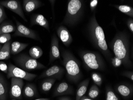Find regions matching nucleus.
I'll return each mask as SVG.
<instances>
[{"label":"nucleus","instance_id":"f8f14e48","mask_svg":"<svg viewBox=\"0 0 133 100\" xmlns=\"http://www.w3.org/2000/svg\"><path fill=\"white\" fill-rule=\"evenodd\" d=\"M60 58V53L59 50V40L57 37L54 34L51 38L50 51V63L56 59Z\"/></svg>","mask_w":133,"mask_h":100},{"label":"nucleus","instance_id":"b1692460","mask_svg":"<svg viewBox=\"0 0 133 100\" xmlns=\"http://www.w3.org/2000/svg\"><path fill=\"white\" fill-rule=\"evenodd\" d=\"M43 53L42 50L39 46H33L29 50V54L30 57L36 60L42 57Z\"/></svg>","mask_w":133,"mask_h":100},{"label":"nucleus","instance_id":"f257e3e1","mask_svg":"<svg viewBox=\"0 0 133 100\" xmlns=\"http://www.w3.org/2000/svg\"><path fill=\"white\" fill-rule=\"evenodd\" d=\"M112 44L115 57L120 59L126 67H131L132 63L129 56V42L126 35L122 33L117 34Z\"/></svg>","mask_w":133,"mask_h":100},{"label":"nucleus","instance_id":"c756f323","mask_svg":"<svg viewBox=\"0 0 133 100\" xmlns=\"http://www.w3.org/2000/svg\"><path fill=\"white\" fill-rule=\"evenodd\" d=\"M11 36L10 33H6L0 35V44H4L10 41Z\"/></svg>","mask_w":133,"mask_h":100},{"label":"nucleus","instance_id":"4c0bfd02","mask_svg":"<svg viewBox=\"0 0 133 100\" xmlns=\"http://www.w3.org/2000/svg\"><path fill=\"white\" fill-rule=\"evenodd\" d=\"M80 100H93L86 96H83L81 98Z\"/></svg>","mask_w":133,"mask_h":100},{"label":"nucleus","instance_id":"f704fd0d","mask_svg":"<svg viewBox=\"0 0 133 100\" xmlns=\"http://www.w3.org/2000/svg\"><path fill=\"white\" fill-rule=\"evenodd\" d=\"M98 3V1L97 0H92L91 1L90 3V7L92 11H93L95 9Z\"/></svg>","mask_w":133,"mask_h":100},{"label":"nucleus","instance_id":"6e6552de","mask_svg":"<svg viewBox=\"0 0 133 100\" xmlns=\"http://www.w3.org/2000/svg\"><path fill=\"white\" fill-rule=\"evenodd\" d=\"M16 27L14 34L15 37H22L33 39L35 40H40L39 37L35 31L24 26L20 22L16 20Z\"/></svg>","mask_w":133,"mask_h":100},{"label":"nucleus","instance_id":"473e14b6","mask_svg":"<svg viewBox=\"0 0 133 100\" xmlns=\"http://www.w3.org/2000/svg\"><path fill=\"white\" fill-rule=\"evenodd\" d=\"M0 70L7 74L8 73V66L5 62L0 61Z\"/></svg>","mask_w":133,"mask_h":100},{"label":"nucleus","instance_id":"4468645a","mask_svg":"<svg viewBox=\"0 0 133 100\" xmlns=\"http://www.w3.org/2000/svg\"><path fill=\"white\" fill-rule=\"evenodd\" d=\"M74 90L72 87L66 82L60 83L54 91L53 97H59L65 95H72Z\"/></svg>","mask_w":133,"mask_h":100},{"label":"nucleus","instance_id":"1a4fd4ad","mask_svg":"<svg viewBox=\"0 0 133 100\" xmlns=\"http://www.w3.org/2000/svg\"><path fill=\"white\" fill-rule=\"evenodd\" d=\"M0 5L9 9L20 16L22 19L27 22V19L24 15L21 3L16 0H7L0 1Z\"/></svg>","mask_w":133,"mask_h":100},{"label":"nucleus","instance_id":"7ed1b4c3","mask_svg":"<svg viewBox=\"0 0 133 100\" xmlns=\"http://www.w3.org/2000/svg\"><path fill=\"white\" fill-rule=\"evenodd\" d=\"M62 55L68 79L71 82L77 83L82 76L78 62L70 52L64 51Z\"/></svg>","mask_w":133,"mask_h":100},{"label":"nucleus","instance_id":"6ab92c4d","mask_svg":"<svg viewBox=\"0 0 133 100\" xmlns=\"http://www.w3.org/2000/svg\"><path fill=\"white\" fill-rule=\"evenodd\" d=\"M24 97L28 98H32L37 95V90L36 86L33 84H27L24 87L23 91Z\"/></svg>","mask_w":133,"mask_h":100},{"label":"nucleus","instance_id":"423d86ee","mask_svg":"<svg viewBox=\"0 0 133 100\" xmlns=\"http://www.w3.org/2000/svg\"><path fill=\"white\" fill-rule=\"evenodd\" d=\"M16 63L24 70L41 69L46 67L36 59L25 54H21L15 58Z\"/></svg>","mask_w":133,"mask_h":100},{"label":"nucleus","instance_id":"9d476101","mask_svg":"<svg viewBox=\"0 0 133 100\" xmlns=\"http://www.w3.org/2000/svg\"><path fill=\"white\" fill-rule=\"evenodd\" d=\"M24 85L23 79L11 78V87L10 95L11 98L20 100L22 97V89Z\"/></svg>","mask_w":133,"mask_h":100},{"label":"nucleus","instance_id":"cd10ccee","mask_svg":"<svg viewBox=\"0 0 133 100\" xmlns=\"http://www.w3.org/2000/svg\"><path fill=\"white\" fill-rule=\"evenodd\" d=\"M99 89L97 86L94 84L90 88L88 95L90 98H95L99 95Z\"/></svg>","mask_w":133,"mask_h":100},{"label":"nucleus","instance_id":"20e7f679","mask_svg":"<svg viewBox=\"0 0 133 100\" xmlns=\"http://www.w3.org/2000/svg\"><path fill=\"white\" fill-rule=\"evenodd\" d=\"M84 4L80 0H71L68 4L66 13L63 21L65 25L74 26L79 21L83 13Z\"/></svg>","mask_w":133,"mask_h":100},{"label":"nucleus","instance_id":"ea45409f","mask_svg":"<svg viewBox=\"0 0 133 100\" xmlns=\"http://www.w3.org/2000/svg\"><path fill=\"white\" fill-rule=\"evenodd\" d=\"M2 48V46L1 45V44H0V50L1 49V48Z\"/></svg>","mask_w":133,"mask_h":100},{"label":"nucleus","instance_id":"a878e982","mask_svg":"<svg viewBox=\"0 0 133 100\" xmlns=\"http://www.w3.org/2000/svg\"><path fill=\"white\" fill-rule=\"evenodd\" d=\"M115 7L122 13L133 18V9L132 7L126 5H116Z\"/></svg>","mask_w":133,"mask_h":100},{"label":"nucleus","instance_id":"aec40b11","mask_svg":"<svg viewBox=\"0 0 133 100\" xmlns=\"http://www.w3.org/2000/svg\"><path fill=\"white\" fill-rule=\"evenodd\" d=\"M28 44L21 42H13L10 45V53L12 55H16L18 54L24 50L28 46Z\"/></svg>","mask_w":133,"mask_h":100},{"label":"nucleus","instance_id":"bb28decb","mask_svg":"<svg viewBox=\"0 0 133 100\" xmlns=\"http://www.w3.org/2000/svg\"><path fill=\"white\" fill-rule=\"evenodd\" d=\"M106 100H119L117 95L109 86L106 88Z\"/></svg>","mask_w":133,"mask_h":100},{"label":"nucleus","instance_id":"c85d7f7f","mask_svg":"<svg viewBox=\"0 0 133 100\" xmlns=\"http://www.w3.org/2000/svg\"><path fill=\"white\" fill-rule=\"evenodd\" d=\"M92 79L95 84L98 86H101L102 83V79L100 74L96 73L92 74Z\"/></svg>","mask_w":133,"mask_h":100},{"label":"nucleus","instance_id":"f03ea898","mask_svg":"<svg viewBox=\"0 0 133 100\" xmlns=\"http://www.w3.org/2000/svg\"><path fill=\"white\" fill-rule=\"evenodd\" d=\"M89 24V34L94 45L104 55L109 57L110 53L106 42L105 34L102 28L96 21L95 14L91 18Z\"/></svg>","mask_w":133,"mask_h":100},{"label":"nucleus","instance_id":"58836bf2","mask_svg":"<svg viewBox=\"0 0 133 100\" xmlns=\"http://www.w3.org/2000/svg\"><path fill=\"white\" fill-rule=\"evenodd\" d=\"M35 100H50V99L48 98H38Z\"/></svg>","mask_w":133,"mask_h":100},{"label":"nucleus","instance_id":"72a5a7b5","mask_svg":"<svg viewBox=\"0 0 133 100\" xmlns=\"http://www.w3.org/2000/svg\"><path fill=\"white\" fill-rule=\"evenodd\" d=\"M123 75L125 77L131 80L132 81L133 80V73L132 71H126L125 72H124L122 73Z\"/></svg>","mask_w":133,"mask_h":100},{"label":"nucleus","instance_id":"dca6fc26","mask_svg":"<svg viewBox=\"0 0 133 100\" xmlns=\"http://www.w3.org/2000/svg\"><path fill=\"white\" fill-rule=\"evenodd\" d=\"M42 5V3L38 0H24L23 6L24 10L27 13H30Z\"/></svg>","mask_w":133,"mask_h":100},{"label":"nucleus","instance_id":"f3484780","mask_svg":"<svg viewBox=\"0 0 133 100\" xmlns=\"http://www.w3.org/2000/svg\"><path fill=\"white\" fill-rule=\"evenodd\" d=\"M116 89L119 94L125 98H130L133 95V87L129 85L121 84L118 86Z\"/></svg>","mask_w":133,"mask_h":100},{"label":"nucleus","instance_id":"5701e85b","mask_svg":"<svg viewBox=\"0 0 133 100\" xmlns=\"http://www.w3.org/2000/svg\"><path fill=\"white\" fill-rule=\"evenodd\" d=\"M7 92V84L3 77L0 74V100H6Z\"/></svg>","mask_w":133,"mask_h":100},{"label":"nucleus","instance_id":"ddd939ff","mask_svg":"<svg viewBox=\"0 0 133 100\" xmlns=\"http://www.w3.org/2000/svg\"><path fill=\"white\" fill-rule=\"evenodd\" d=\"M57 33L66 46L68 47L71 45L72 41V37L66 27L63 26H60L57 30Z\"/></svg>","mask_w":133,"mask_h":100},{"label":"nucleus","instance_id":"4be33fe9","mask_svg":"<svg viewBox=\"0 0 133 100\" xmlns=\"http://www.w3.org/2000/svg\"><path fill=\"white\" fill-rule=\"evenodd\" d=\"M10 41L4 44L0 50V60H7L10 57Z\"/></svg>","mask_w":133,"mask_h":100},{"label":"nucleus","instance_id":"a19ab883","mask_svg":"<svg viewBox=\"0 0 133 100\" xmlns=\"http://www.w3.org/2000/svg\"><path fill=\"white\" fill-rule=\"evenodd\" d=\"M12 100H16V99H12Z\"/></svg>","mask_w":133,"mask_h":100},{"label":"nucleus","instance_id":"412c9836","mask_svg":"<svg viewBox=\"0 0 133 100\" xmlns=\"http://www.w3.org/2000/svg\"><path fill=\"white\" fill-rule=\"evenodd\" d=\"M16 29V27L12 23L9 22H3L0 25V35L15 32Z\"/></svg>","mask_w":133,"mask_h":100},{"label":"nucleus","instance_id":"2f4dec72","mask_svg":"<svg viewBox=\"0 0 133 100\" xmlns=\"http://www.w3.org/2000/svg\"><path fill=\"white\" fill-rule=\"evenodd\" d=\"M112 64L114 67H117L121 65L122 62L120 59L115 57L112 59Z\"/></svg>","mask_w":133,"mask_h":100},{"label":"nucleus","instance_id":"7c9ffc66","mask_svg":"<svg viewBox=\"0 0 133 100\" xmlns=\"http://www.w3.org/2000/svg\"><path fill=\"white\" fill-rule=\"evenodd\" d=\"M6 18V15L4 11L3 7L0 5V25L3 22Z\"/></svg>","mask_w":133,"mask_h":100},{"label":"nucleus","instance_id":"e433bc0d","mask_svg":"<svg viewBox=\"0 0 133 100\" xmlns=\"http://www.w3.org/2000/svg\"><path fill=\"white\" fill-rule=\"evenodd\" d=\"M57 100H71L69 97H61L57 98Z\"/></svg>","mask_w":133,"mask_h":100},{"label":"nucleus","instance_id":"0eeeda50","mask_svg":"<svg viewBox=\"0 0 133 100\" xmlns=\"http://www.w3.org/2000/svg\"><path fill=\"white\" fill-rule=\"evenodd\" d=\"M7 78H16L31 81L37 77V74L31 73L25 71L21 68L16 67L12 64L8 66V73Z\"/></svg>","mask_w":133,"mask_h":100},{"label":"nucleus","instance_id":"c9c22d12","mask_svg":"<svg viewBox=\"0 0 133 100\" xmlns=\"http://www.w3.org/2000/svg\"><path fill=\"white\" fill-rule=\"evenodd\" d=\"M128 27H129V28H130V30L131 31V33H133V21L132 19H130L128 22Z\"/></svg>","mask_w":133,"mask_h":100},{"label":"nucleus","instance_id":"a211bd4d","mask_svg":"<svg viewBox=\"0 0 133 100\" xmlns=\"http://www.w3.org/2000/svg\"><path fill=\"white\" fill-rule=\"evenodd\" d=\"M89 81V79H87L79 84L76 92V100H80L81 98L85 94L88 88Z\"/></svg>","mask_w":133,"mask_h":100},{"label":"nucleus","instance_id":"393cba45","mask_svg":"<svg viewBox=\"0 0 133 100\" xmlns=\"http://www.w3.org/2000/svg\"><path fill=\"white\" fill-rule=\"evenodd\" d=\"M56 79L53 78H48L43 81L41 84V88L43 91H49L56 82Z\"/></svg>","mask_w":133,"mask_h":100},{"label":"nucleus","instance_id":"2eb2a0df","mask_svg":"<svg viewBox=\"0 0 133 100\" xmlns=\"http://www.w3.org/2000/svg\"><path fill=\"white\" fill-rule=\"evenodd\" d=\"M35 25L41 26L50 32L49 22L43 15L38 14L32 16L30 19V25L32 26Z\"/></svg>","mask_w":133,"mask_h":100},{"label":"nucleus","instance_id":"39448f33","mask_svg":"<svg viewBox=\"0 0 133 100\" xmlns=\"http://www.w3.org/2000/svg\"><path fill=\"white\" fill-rule=\"evenodd\" d=\"M80 55L84 63L90 69L102 70L105 68L103 60L97 53L83 52L81 53Z\"/></svg>","mask_w":133,"mask_h":100},{"label":"nucleus","instance_id":"9b49d317","mask_svg":"<svg viewBox=\"0 0 133 100\" xmlns=\"http://www.w3.org/2000/svg\"><path fill=\"white\" fill-rule=\"evenodd\" d=\"M64 68L58 65H54L48 68L40 75L39 78H53L56 79H61L64 73Z\"/></svg>","mask_w":133,"mask_h":100}]
</instances>
